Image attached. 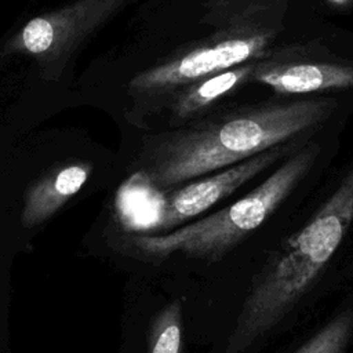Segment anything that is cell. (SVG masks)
<instances>
[{
    "mask_svg": "<svg viewBox=\"0 0 353 353\" xmlns=\"http://www.w3.org/2000/svg\"><path fill=\"white\" fill-rule=\"evenodd\" d=\"M338 108L328 97L240 106L146 139L138 168L157 188L223 170L319 128Z\"/></svg>",
    "mask_w": 353,
    "mask_h": 353,
    "instance_id": "6da1fadb",
    "label": "cell"
},
{
    "mask_svg": "<svg viewBox=\"0 0 353 353\" xmlns=\"http://www.w3.org/2000/svg\"><path fill=\"white\" fill-rule=\"evenodd\" d=\"M353 225V163L321 207L254 276L225 353H241L274 330L313 288Z\"/></svg>",
    "mask_w": 353,
    "mask_h": 353,
    "instance_id": "7a4b0ae2",
    "label": "cell"
},
{
    "mask_svg": "<svg viewBox=\"0 0 353 353\" xmlns=\"http://www.w3.org/2000/svg\"><path fill=\"white\" fill-rule=\"evenodd\" d=\"M320 153L316 142L294 150L258 186L234 203L163 234L128 236V250L148 261L172 254L215 262L259 229L313 168Z\"/></svg>",
    "mask_w": 353,
    "mask_h": 353,
    "instance_id": "3957f363",
    "label": "cell"
},
{
    "mask_svg": "<svg viewBox=\"0 0 353 353\" xmlns=\"http://www.w3.org/2000/svg\"><path fill=\"white\" fill-rule=\"evenodd\" d=\"M272 37V30H259L245 22L222 28L208 41L137 73L127 85L128 91L143 98L171 97L203 77L265 57Z\"/></svg>",
    "mask_w": 353,
    "mask_h": 353,
    "instance_id": "277c9868",
    "label": "cell"
},
{
    "mask_svg": "<svg viewBox=\"0 0 353 353\" xmlns=\"http://www.w3.org/2000/svg\"><path fill=\"white\" fill-rule=\"evenodd\" d=\"M128 0H73L29 19L6 43V54L37 61L46 79H57L70 55Z\"/></svg>",
    "mask_w": 353,
    "mask_h": 353,
    "instance_id": "5b68a950",
    "label": "cell"
},
{
    "mask_svg": "<svg viewBox=\"0 0 353 353\" xmlns=\"http://www.w3.org/2000/svg\"><path fill=\"white\" fill-rule=\"evenodd\" d=\"M295 148L296 141L281 143L234 165L207 174L204 178L183 183L171 192L164 190V208L159 229L167 230L200 215L273 164L284 160Z\"/></svg>",
    "mask_w": 353,
    "mask_h": 353,
    "instance_id": "8992f818",
    "label": "cell"
},
{
    "mask_svg": "<svg viewBox=\"0 0 353 353\" xmlns=\"http://www.w3.org/2000/svg\"><path fill=\"white\" fill-rule=\"evenodd\" d=\"M252 80L287 95L347 90L353 88V63L343 61H256Z\"/></svg>",
    "mask_w": 353,
    "mask_h": 353,
    "instance_id": "52a82bcc",
    "label": "cell"
},
{
    "mask_svg": "<svg viewBox=\"0 0 353 353\" xmlns=\"http://www.w3.org/2000/svg\"><path fill=\"white\" fill-rule=\"evenodd\" d=\"M92 164L83 160L59 163L33 179L23 192L21 223L34 228L54 216L87 183Z\"/></svg>",
    "mask_w": 353,
    "mask_h": 353,
    "instance_id": "ba28073f",
    "label": "cell"
},
{
    "mask_svg": "<svg viewBox=\"0 0 353 353\" xmlns=\"http://www.w3.org/2000/svg\"><path fill=\"white\" fill-rule=\"evenodd\" d=\"M256 61H250L210 74L175 91L171 95L172 101L170 103L172 121L183 124L193 120L215 102L252 80Z\"/></svg>",
    "mask_w": 353,
    "mask_h": 353,
    "instance_id": "9c48e42d",
    "label": "cell"
},
{
    "mask_svg": "<svg viewBox=\"0 0 353 353\" xmlns=\"http://www.w3.org/2000/svg\"><path fill=\"white\" fill-rule=\"evenodd\" d=\"M125 182L117 194L121 222L135 230L159 229L164 208L163 189L153 185L141 171H135Z\"/></svg>",
    "mask_w": 353,
    "mask_h": 353,
    "instance_id": "30bf717a",
    "label": "cell"
},
{
    "mask_svg": "<svg viewBox=\"0 0 353 353\" xmlns=\"http://www.w3.org/2000/svg\"><path fill=\"white\" fill-rule=\"evenodd\" d=\"M183 310L179 299L163 306L152 319L148 332L149 353H182Z\"/></svg>",
    "mask_w": 353,
    "mask_h": 353,
    "instance_id": "8fae6325",
    "label": "cell"
},
{
    "mask_svg": "<svg viewBox=\"0 0 353 353\" xmlns=\"http://www.w3.org/2000/svg\"><path fill=\"white\" fill-rule=\"evenodd\" d=\"M353 335V309H345L327 321L294 353H345Z\"/></svg>",
    "mask_w": 353,
    "mask_h": 353,
    "instance_id": "7c38bea8",
    "label": "cell"
},
{
    "mask_svg": "<svg viewBox=\"0 0 353 353\" xmlns=\"http://www.w3.org/2000/svg\"><path fill=\"white\" fill-rule=\"evenodd\" d=\"M328 1L338 6V7H342V6H346L347 3H350V0H328Z\"/></svg>",
    "mask_w": 353,
    "mask_h": 353,
    "instance_id": "4fadbf2b",
    "label": "cell"
}]
</instances>
